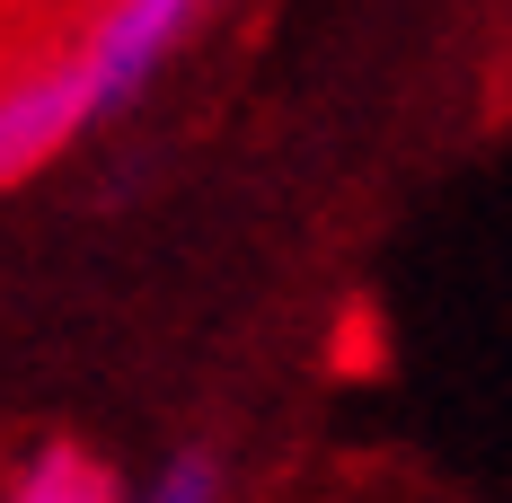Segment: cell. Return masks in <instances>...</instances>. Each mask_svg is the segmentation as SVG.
<instances>
[{"label":"cell","instance_id":"cell-3","mask_svg":"<svg viewBox=\"0 0 512 503\" xmlns=\"http://www.w3.org/2000/svg\"><path fill=\"white\" fill-rule=\"evenodd\" d=\"M0 503H133V486H124L80 433H36L27 451L9 459Z\"/></svg>","mask_w":512,"mask_h":503},{"label":"cell","instance_id":"cell-1","mask_svg":"<svg viewBox=\"0 0 512 503\" xmlns=\"http://www.w3.org/2000/svg\"><path fill=\"white\" fill-rule=\"evenodd\" d=\"M212 9H221V0H98V18L71 36L80 71H89V115H98V133H115L124 115H142V98L168 80V62L204 36Z\"/></svg>","mask_w":512,"mask_h":503},{"label":"cell","instance_id":"cell-4","mask_svg":"<svg viewBox=\"0 0 512 503\" xmlns=\"http://www.w3.org/2000/svg\"><path fill=\"white\" fill-rule=\"evenodd\" d=\"M230 486H239L230 442H221V433H186V442L133 486V503H230Z\"/></svg>","mask_w":512,"mask_h":503},{"label":"cell","instance_id":"cell-2","mask_svg":"<svg viewBox=\"0 0 512 503\" xmlns=\"http://www.w3.org/2000/svg\"><path fill=\"white\" fill-rule=\"evenodd\" d=\"M89 133H98V115H89V71H80L71 45L0 71V195L45 177L53 159L71 142H89Z\"/></svg>","mask_w":512,"mask_h":503}]
</instances>
